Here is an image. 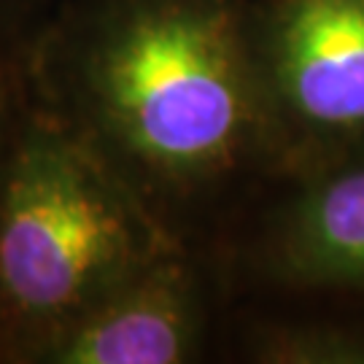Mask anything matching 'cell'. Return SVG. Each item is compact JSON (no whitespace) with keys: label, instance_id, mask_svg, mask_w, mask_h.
Masks as SVG:
<instances>
[{"label":"cell","instance_id":"6da1fadb","mask_svg":"<svg viewBox=\"0 0 364 364\" xmlns=\"http://www.w3.org/2000/svg\"><path fill=\"white\" fill-rule=\"evenodd\" d=\"M251 0H63L22 57L30 108L183 243L224 246L275 181Z\"/></svg>","mask_w":364,"mask_h":364},{"label":"cell","instance_id":"7a4b0ae2","mask_svg":"<svg viewBox=\"0 0 364 364\" xmlns=\"http://www.w3.org/2000/svg\"><path fill=\"white\" fill-rule=\"evenodd\" d=\"M178 240L114 173L27 103L0 183V346L27 364Z\"/></svg>","mask_w":364,"mask_h":364},{"label":"cell","instance_id":"3957f363","mask_svg":"<svg viewBox=\"0 0 364 364\" xmlns=\"http://www.w3.org/2000/svg\"><path fill=\"white\" fill-rule=\"evenodd\" d=\"M278 178L364 146V0H251Z\"/></svg>","mask_w":364,"mask_h":364},{"label":"cell","instance_id":"277c9868","mask_svg":"<svg viewBox=\"0 0 364 364\" xmlns=\"http://www.w3.org/2000/svg\"><path fill=\"white\" fill-rule=\"evenodd\" d=\"M221 251L235 299L364 305V146L273 181Z\"/></svg>","mask_w":364,"mask_h":364},{"label":"cell","instance_id":"5b68a950","mask_svg":"<svg viewBox=\"0 0 364 364\" xmlns=\"http://www.w3.org/2000/svg\"><path fill=\"white\" fill-rule=\"evenodd\" d=\"M232 299L224 251L178 243L46 340L27 364L203 362Z\"/></svg>","mask_w":364,"mask_h":364},{"label":"cell","instance_id":"8992f818","mask_svg":"<svg viewBox=\"0 0 364 364\" xmlns=\"http://www.w3.org/2000/svg\"><path fill=\"white\" fill-rule=\"evenodd\" d=\"M270 299L224 332L240 362L254 364H364V305L335 299Z\"/></svg>","mask_w":364,"mask_h":364},{"label":"cell","instance_id":"52a82bcc","mask_svg":"<svg viewBox=\"0 0 364 364\" xmlns=\"http://www.w3.org/2000/svg\"><path fill=\"white\" fill-rule=\"evenodd\" d=\"M27 119V92L22 76V60L0 68V183L9 168V159L16 146V138Z\"/></svg>","mask_w":364,"mask_h":364},{"label":"cell","instance_id":"ba28073f","mask_svg":"<svg viewBox=\"0 0 364 364\" xmlns=\"http://www.w3.org/2000/svg\"><path fill=\"white\" fill-rule=\"evenodd\" d=\"M46 9V0H0V68L25 57L27 43Z\"/></svg>","mask_w":364,"mask_h":364},{"label":"cell","instance_id":"9c48e42d","mask_svg":"<svg viewBox=\"0 0 364 364\" xmlns=\"http://www.w3.org/2000/svg\"><path fill=\"white\" fill-rule=\"evenodd\" d=\"M0 364H6V353H3V346H0Z\"/></svg>","mask_w":364,"mask_h":364}]
</instances>
